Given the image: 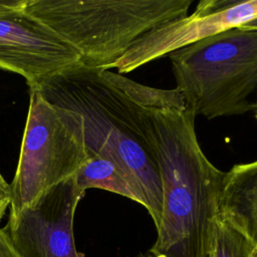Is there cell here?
I'll return each instance as SVG.
<instances>
[{"instance_id": "1", "label": "cell", "mask_w": 257, "mask_h": 257, "mask_svg": "<svg viewBox=\"0 0 257 257\" xmlns=\"http://www.w3.org/2000/svg\"><path fill=\"white\" fill-rule=\"evenodd\" d=\"M117 78L138 105L163 185L162 218L149 251L162 257H207L225 172L202 151L196 114L177 88L147 86L119 73Z\"/></svg>"}, {"instance_id": "2", "label": "cell", "mask_w": 257, "mask_h": 257, "mask_svg": "<svg viewBox=\"0 0 257 257\" xmlns=\"http://www.w3.org/2000/svg\"><path fill=\"white\" fill-rule=\"evenodd\" d=\"M35 89L50 103L80 116L88 156L107 158L121 170L157 229L163 212L159 165L138 105L117 72L78 65Z\"/></svg>"}, {"instance_id": "3", "label": "cell", "mask_w": 257, "mask_h": 257, "mask_svg": "<svg viewBox=\"0 0 257 257\" xmlns=\"http://www.w3.org/2000/svg\"><path fill=\"white\" fill-rule=\"evenodd\" d=\"M193 0H26L24 11L71 45L80 65L109 70L152 29L188 15Z\"/></svg>"}, {"instance_id": "4", "label": "cell", "mask_w": 257, "mask_h": 257, "mask_svg": "<svg viewBox=\"0 0 257 257\" xmlns=\"http://www.w3.org/2000/svg\"><path fill=\"white\" fill-rule=\"evenodd\" d=\"M176 88L196 115L212 119L256 109L257 30H224L168 55Z\"/></svg>"}, {"instance_id": "5", "label": "cell", "mask_w": 257, "mask_h": 257, "mask_svg": "<svg viewBox=\"0 0 257 257\" xmlns=\"http://www.w3.org/2000/svg\"><path fill=\"white\" fill-rule=\"evenodd\" d=\"M88 159L80 116L30 90L9 218L56 185L74 177Z\"/></svg>"}, {"instance_id": "6", "label": "cell", "mask_w": 257, "mask_h": 257, "mask_svg": "<svg viewBox=\"0 0 257 257\" xmlns=\"http://www.w3.org/2000/svg\"><path fill=\"white\" fill-rule=\"evenodd\" d=\"M24 5L0 12V69L21 75L32 90L80 65V56L56 33L27 14Z\"/></svg>"}, {"instance_id": "7", "label": "cell", "mask_w": 257, "mask_h": 257, "mask_svg": "<svg viewBox=\"0 0 257 257\" xmlns=\"http://www.w3.org/2000/svg\"><path fill=\"white\" fill-rule=\"evenodd\" d=\"M85 192L75 176L56 185L9 218L4 230L20 257H84L76 250L74 214Z\"/></svg>"}, {"instance_id": "8", "label": "cell", "mask_w": 257, "mask_h": 257, "mask_svg": "<svg viewBox=\"0 0 257 257\" xmlns=\"http://www.w3.org/2000/svg\"><path fill=\"white\" fill-rule=\"evenodd\" d=\"M257 15V0H201L192 14L164 23L138 39L110 68L124 74ZM109 68V69H110Z\"/></svg>"}, {"instance_id": "9", "label": "cell", "mask_w": 257, "mask_h": 257, "mask_svg": "<svg viewBox=\"0 0 257 257\" xmlns=\"http://www.w3.org/2000/svg\"><path fill=\"white\" fill-rule=\"evenodd\" d=\"M219 214L257 244V160L225 172Z\"/></svg>"}, {"instance_id": "10", "label": "cell", "mask_w": 257, "mask_h": 257, "mask_svg": "<svg viewBox=\"0 0 257 257\" xmlns=\"http://www.w3.org/2000/svg\"><path fill=\"white\" fill-rule=\"evenodd\" d=\"M78 188L85 192L87 189H102L140 204V199L125 179L121 170L109 159L90 155L75 175Z\"/></svg>"}, {"instance_id": "11", "label": "cell", "mask_w": 257, "mask_h": 257, "mask_svg": "<svg viewBox=\"0 0 257 257\" xmlns=\"http://www.w3.org/2000/svg\"><path fill=\"white\" fill-rule=\"evenodd\" d=\"M207 257H257V244L218 213L210 224Z\"/></svg>"}, {"instance_id": "12", "label": "cell", "mask_w": 257, "mask_h": 257, "mask_svg": "<svg viewBox=\"0 0 257 257\" xmlns=\"http://www.w3.org/2000/svg\"><path fill=\"white\" fill-rule=\"evenodd\" d=\"M11 204V186L0 173V220L4 217L7 208Z\"/></svg>"}, {"instance_id": "13", "label": "cell", "mask_w": 257, "mask_h": 257, "mask_svg": "<svg viewBox=\"0 0 257 257\" xmlns=\"http://www.w3.org/2000/svg\"><path fill=\"white\" fill-rule=\"evenodd\" d=\"M0 257H20L13 248L7 232L0 228Z\"/></svg>"}, {"instance_id": "14", "label": "cell", "mask_w": 257, "mask_h": 257, "mask_svg": "<svg viewBox=\"0 0 257 257\" xmlns=\"http://www.w3.org/2000/svg\"><path fill=\"white\" fill-rule=\"evenodd\" d=\"M26 0H0V12L21 7L24 5Z\"/></svg>"}, {"instance_id": "15", "label": "cell", "mask_w": 257, "mask_h": 257, "mask_svg": "<svg viewBox=\"0 0 257 257\" xmlns=\"http://www.w3.org/2000/svg\"><path fill=\"white\" fill-rule=\"evenodd\" d=\"M239 28L245 29V30H257V15L255 17L249 19L245 23L241 24L239 26Z\"/></svg>"}, {"instance_id": "16", "label": "cell", "mask_w": 257, "mask_h": 257, "mask_svg": "<svg viewBox=\"0 0 257 257\" xmlns=\"http://www.w3.org/2000/svg\"><path fill=\"white\" fill-rule=\"evenodd\" d=\"M138 257H162V256H160V255H156V254H154V253H152V252L148 251L147 253L140 254Z\"/></svg>"}, {"instance_id": "17", "label": "cell", "mask_w": 257, "mask_h": 257, "mask_svg": "<svg viewBox=\"0 0 257 257\" xmlns=\"http://www.w3.org/2000/svg\"><path fill=\"white\" fill-rule=\"evenodd\" d=\"M255 117L257 119V100H256V109H255Z\"/></svg>"}]
</instances>
